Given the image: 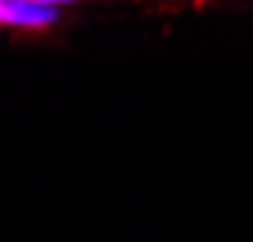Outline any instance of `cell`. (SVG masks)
<instances>
[{"instance_id":"obj_2","label":"cell","mask_w":253,"mask_h":242,"mask_svg":"<svg viewBox=\"0 0 253 242\" xmlns=\"http://www.w3.org/2000/svg\"><path fill=\"white\" fill-rule=\"evenodd\" d=\"M38 3H48V7H69V3H83V0H38Z\"/></svg>"},{"instance_id":"obj_1","label":"cell","mask_w":253,"mask_h":242,"mask_svg":"<svg viewBox=\"0 0 253 242\" xmlns=\"http://www.w3.org/2000/svg\"><path fill=\"white\" fill-rule=\"evenodd\" d=\"M0 24L21 38H42L58 24V7L38 0H0Z\"/></svg>"}]
</instances>
